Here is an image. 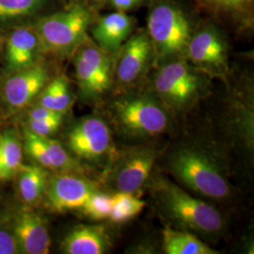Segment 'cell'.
I'll list each match as a JSON object with an SVG mask.
<instances>
[{
	"instance_id": "1f68e13d",
	"label": "cell",
	"mask_w": 254,
	"mask_h": 254,
	"mask_svg": "<svg viewBox=\"0 0 254 254\" xmlns=\"http://www.w3.org/2000/svg\"><path fill=\"white\" fill-rule=\"evenodd\" d=\"M107 1L108 0H86L84 2H86L88 5H90L91 7H92V6H98V5H101V4L107 3Z\"/></svg>"
},
{
	"instance_id": "8fae6325",
	"label": "cell",
	"mask_w": 254,
	"mask_h": 254,
	"mask_svg": "<svg viewBox=\"0 0 254 254\" xmlns=\"http://www.w3.org/2000/svg\"><path fill=\"white\" fill-rule=\"evenodd\" d=\"M67 146L77 157L94 161L106 156L111 147V132L99 117L82 119L67 135Z\"/></svg>"
},
{
	"instance_id": "52a82bcc",
	"label": "cell",
	"mask_w": 254,
	"mask_h": 254,
	"mask_svg": "<svg viewBox=\"0 0 254 254\" xmlns=\"http://www.w3.org/2000/svg\"><path fill=\"white\" fill-rule=\"evenodd\" d=\"M111 56L97 46L90 37L74 52V75L85 99H100L112 87L113 61Z\"/></svg>"
},
{
	"instance_id": "4316f807",
	"label": "cell",
	"mask_w": 254,
	"mask_h": 254,
	"mask_svg": "<svg viewBox=\"0 0 254 254\" xmlns=\"http://www.w3.org/2000/svg\"><path fill=\"white\" fill-rule=\"evenodd\" d=\"M24 139L25 147L27 149V153L30 154V156L34 160H36L37 163L40 166H42L47 171L53 172V167L48 155L44 137L37 136L26 129L24 134Z\"/></svg>"
},
{
	"instance_id": "4fadbf2b",
	"label": "cell",
	"mask_w": 254,
	"mask_h": 254,
	"mask_svg": "<svg viewBox=\"0 0 254 254\" xmlns=\"http://www.w3.org/2000/svg\"><path fill=\"white\" fill-rule=\"evenodd\" d=\"M97 190L91 182L73 173H59L48 179L45 196L48 208L63 213L80 209L93 192Z\"/></svg>"
},
{
	"instance_id": "6da1fadb",
	"label": "cell",
	"mask_w": 254,
	"mask_h": 254,
	"mask_svg": "<svg viewBox=\"0 0 254 254\" xmlns=\"http://www.w3.org/2000/svg\"><path fill=\"white\" fill-rule=\"evenodd\" d=\"M95 18L93 8L77 0L59 11L39 17L31 25L39 37L42 54L58 58L74 54L89 37L88 31Z\"/></svg>"
},
{
	"instance_id": "9a60e30c",
	"label": "cell",
	"mask_w": 254,
	"mask_h": 254,
	"mask_svg": "<svg viewBox=\"0 0 254 254\" xmlns=\"http://www.w3.org/2000/svg\"><path fill=\"white\" fill-rule=\"evenodd\" d=\"M136 21L127 12L114 10L92 23L91 31L92 41L110 55L118 52L127 39L132 35L135 29Z\"/></svg>"
},
{
	"instance_id": "5bb4252c",
	"label": "cell",
	"mask_w": 254,
	"mask_h": 254,
	"mask_svg": "<svg viewBox=\"0 0 254 254\" xmlns=\"http://www.w3.org/2000/svg\"><path fill=\"white\" fill-rule=\"evenodd\" d=\"M41 54L40 40L31 24L11 27L5 43V64L8 73L35 64Z\"/></svg>"
},
{
	"instance_id": "4dcf8cb0",
	"label": "cell",
	"mask_w": 254,
	"mask_h": 254,
	"mask_svg": "<svg viewBox=\"0 0 254 254\" xmlns=\"http://www.w3.org/2000/svg\"><path fill=\"white\" fill-rule=\"evenodd\" d=\"M146 1L147 0H108L107 3L114 10L127 12L142 6Z\"/></svg>"
},
{
	"instance_id": "83f0119b",
	"label": "cell",
	"mask_w": 254,
	"mask_h": 254,
	"mask_svg": "<svg viewBox=\"0 0 254 254\" xmlns=\"http://www.w3.org/2000/svg\"><path fill=\"white\" fill-rule=\"evenodd\" d=\"M63 121L64 117L47 120H27L26 129L37 136L48 137L58 131Z\"/></svg>"
},
{
	"instance_id": "5b68a950",
	"label": "cell",
	"mask_w": 254,
	"mask_h": 254,
	"mask_svg": "<svg viewBox=\"0 0 254 254\" xmlns=\"http://www.w3.org/2000/svg\"><path fill=\"white\" fill-rule=\"evenodd\" d=\"M157 65L153 78L154 93L167 109L181 111L190 108L208 87V75L194 68L186 58Z\"/></svg>"
},
{
	"instance_id": "cb8c5ba5",
	"label": "cell",
	"mask_w": 254,
	"mask_h": 254,
	"mask_svg": "<svg viewBox=\"0 0 254 254\" xmlns=\"http://www.w3.org/2000/svg\"><path fill=\"white\" fill-rule=\"evenodd\" d=\"M205 8L219 14L234 18L245 17L251 14L254 0H198Z\"/></svg>"
},
{
	"instance_id": "3957f363",
	"label": "cell",
	"mask_w": 254,
	"mask_h": 254,
	"mask_svg": "<svg viewBox=\"0 0 254 254\" xmlns=\"http://www.w3.org/2000/svg\"><path fill=\"white\" fill-rule=\"evenodd\" d=\"M153 189L160 212L179 227L202 235H214L222 230L223 219L217 209L172 182L158 178Z\"/></svg>"
},
{
	"instance_id": "2e32d148",
	"label": "cell",
	"mask_w": 254,
	"mask_h": 254,
	"mask_svg": "<svg viewBox=\"0 0 254 254\" xmlns=\"http://www.w3.org/2000/svg\"><path fill=\"white\" fill-rule=\"evenodd\" d=\"M12 234L19 251L27 254H49L51 239L45 219L30 210L18 212L12 221Z\"/></svg>"
},
{
	"instance_id": "d6a6232c",
	"label": "cell",
	"mask_w": 254,
	"mask_h": 254,
	"mask_svg": "<svg viewBox=\"0 0 254 254\" xmlns=\"http://www.w3.org/2000/svg\"><path fill=\"white\" fill-rule=\"evenodd\" d=\"M57 1H59L63 6H67L68 4H70L71 2H73V0H57Z\"/></svg>"
},
{
	"instance_id": "7c38bea8",
	"label": "cell",
	"mask_w": 254,
	"mask_h": 254,
	"mask_svg": "<svg viewBox=\"0 0 254 254\" xmlns=\"http://www.w3.org/2000/svg\"><path fill=\"white\" fill-rule=\"evenodd\" d=\"M50 80V73L46 64L38 61L28 67L8 73L2 87L3 100L9 109L21 110L37 96Z\"/></svg>"
},
{
	"instance_id": "f1b7e54d",
	"label": "cell",
	"mask_w": 254,
	"mask_h": 254,
	"mask_svg": "<svg viewBox=\"0 0 254 254\" xmlns=\"http://www.w3.org/2000/svg\"><path fill=\"white\" fill-rule=\"evenodd\" d=\"M18 253V244L13 234L0 230V254H14Z\"/></svg>"
},
{
	"instance_id": "7402d4cb",
	"label": "cell",
	"mask_w": 254,
	"mask_h": 254,
	"mask_svg": "<svg viewBox=\"0 0 254 254\" xmlns=\"http://www.w3.org/2000/svg\"><path fill=\"white\" fill-rule=\"evenodd\" d=\"M23 150L14 130H6L0 135V179L7 180L17 174L22 167Z\"/></svg>"
},
{
	"instance_id": "d6986e66",
	"label": "cell",
	"mask_w": 254,
	"mask_h": 254,
	"mask_svg": "<svg viewBox=\"0 0 254 254\" xmlns=\"http://www.w3.org/2000/svg\"><path fill=\"white\" fill-rule=\"evenodd\" d=\"M36 106L66 113L73 103L70 82L64 74L50 79L37 96Z\"/></svg>"
},
{
	"instance_id": "277c9868",
	"label": "cell",
	"mask_w": 254,
	"mask_h": 254,
	"mask_svg": "<svg viewBox=\"0 0 254 254\" xmlns=\"http://www.w3.org/2000/svg\"><path fill=\"white\" fill-rule=\"evenodd\" d=\"M109 109L114 124L127 136H160L170 127L168 109L154 93L133 92L121 95L111 103Z\"/></svg>"
},
{
	"instance_id": "ffe728a7",
	"label": "cell",
	"mask_w": 254,
	"mask_h": 254,
	"mask_svg": "<svg viewBox=\"0 0 254 254\" xmlns=\"http://www.w3.org/2000/svg\"><path fill=\"white\" fill-rule=\"evenodd\" d=\"M20 197L27 204L37 203L46 193L48 183L47 170L42 166H22L18 173Z\"/></svg>"
},
{
	"instance_id": "836d02e7",
	"label": "cell",
	"mask_w": 254,
	"mask_h": 254,
	"mask_svg": "<svg viewBox=\"0 0 254 254\" xmlns=\"http://www.w3.org/2000/svg\"><path fill=\"white\" fill-rule=\"evenodd\" d=\"M3 38H4V36H3V33H2V28L0 27V46L2 45V42H3Z\"/></svg>"
},
{
	"instance_id": "7a4b0ae2",
	"label": "cell",
	"mask_w": 254,
	"mask_h": 254,
	"mask_svg": "<svg viewBox=\"0 0 254 254\" xmlns=\"http://www.w3.org/2000/svg\"><path fill=\"white\" fill-rule=\"evenodd\" d=\"M194 28L190 16L174 0H152L146 32L153 46L154 63L185 58Z\"/></svg>"
},
{
	"instance_id": "30bf717a",
	"label": "cell",
	"mask_w": 254,
	"mask_h": 254,
	"mask_svg": "<svg viewBox=\"0 0 254 254\" xmlns=\"http://www.w3.org/2000/svg\"><path fill=\"white\" fill-rule=\"evenodd\" d=\"M156 160V151L150 147L122 154L109 173V182L117 192L136 193L148 181Z\"/></svg>"
},
{
	"instance_id": "9c48e42d",
	"label": "cell",
	"mask_w": 254,
	"mask_h": 254,
	"mask_svg": "<svg viewBox=\"0 0 254 254\" xmlns=\"http://www.w3.org/2000/svg\"><path fill=\"white\" fill-rule=\"evenodd\" d=\"M115 55L113 83L122 89H129L140 81L154 62L153 46L143 29L133 32Z\"/></svg>"
},
{
	"instance_id": "8992f818",
	"label": "cell",
	"mask_w": 254,
	"mask_h": 254,
	"mask_svg": "<svg viewBox=\"0 0 254 254\" xmlns=\"http://www.w3.org/2000/svg\"><path fill=\"white\" fill-rule=\"evenodd\" d=\"M170 170L191 190L214 200L231 195V186L218 163L206 153L194 147H182L171 154Z\"/></svg>"
},
{
	"instance_id": "ba28073f",
	"label": "cell",
	"mask_w": 254,
	"mask_h": 254,
	"mask_svg": "<svg viewBox=\"0 0 254 254\" xmlns=\"http://www.w3.org/2000/svg\"><path fill=\"white\" fill-rule=\"evenodd\" d=\"M185 58L209 77H225L229 71L228 45L220 29L212 24L194 28Z\"/></svg>"
},
{
	"instance_id": "e0dca14e",
	"label": "cell",
	"mask_w": 254,
	"mask_h": 254,
	"mask_svg": "<svg viewBox=\"0 0 254 254\" xmlns=\"http://www.w3.org/2000/svg\"><path fill=\"white\" fill-rule=\"evenodd\" d=\"M110 239L102 226L79 225L64 237L62 250L67 254H103L108 253Z\"/></svg>"
},
{
	"instance_id": "603a6c76",
	"label": "cell",
	"mask_w": 254,
	"mask_h": 254,
	"mask_svg": "<svg viewBox=\"0 0 254 254\" xmlns=\"http://www.w3.org/2000/svg\"><path fill=\"white\" fill-rule=\"evenodd\" d=\"M146 206L144 200L135 193L116 192L112 196V208L109 219L115 223H123L136 217Z\"/></svg>"
},
{
	"instance_id": "f546056e",
	"label": "cell",
	"mask_w": 254,
	"mask_h": 254,
	"mask_svg": "<svg viewBox=\"0 0 254 254\" xmlns=\"http://www.w3.org/2000/svg\"><path fill=\"white\" fill-rule=\"evenodd\" d=\"M64 114L44 107L36 106L27 113V120H47V119L63 118Z\"/></svg>"
},
{
	"instance_id": "44dd1931",
	"label": "cell",
	"mask_w": 254,
	"mask_h": 254,
	"mask_svg": "<svg viewBox=\"0 0 254 254\" xmlns=\"http://www.w3.org/2000/svg\"><path fill=\"white\" fill-rule=\"evenodd\" d=\"M163 250L168 254H217L212 248L187 231L165 228L162 232Z\"/></svg>"
},
{
	"instance_id": "484cf974",
	"label": "cell",
	"mask_w": 254,
	"mask_h": 254,
	"mask_svg": "<svg viewBox=\"0 0 254 254\" xmlns=\"http://www.w3.org/2000/svg\"><path fill=\"white\" fill-rule=\"evenodd\" d=\"M112 208V196L98 190L93 192L80 210L85 216L93 220H104L109 218Z\"/></svg>"
},
{
	"instance_id": "ac0fdd59",
	"label": "cell",
	"mask_w": 254,
	"mask_h": 254,
	"mask_svg": "<svg viewBox=\"0 0 254 254\" xmlns=\"http://www.w3.org/2000/svg\"><path fill=\"white\" fill-rule=\"evenodd\" d=\"M51 0H0V27L28 25L41 17Z\"/></svg>"
},
{
	"instance_id": "d4e9b609",
	"label": "cell",
	"mask_w": 254,
	"mask_h": 254,
	"mask_svg": "<svg viewBox=\"0 0 254 254\" xmlns=\"http://www.w3.org/2000/svg\"><path fill=\"white\" fill-rule=\"evenodd\" d=\"M50 161L53 167V172L58 173H74L79 168L73 157L68 154L67 150L59 141L43 136Z\"/></svg>"
}]
</instances>
